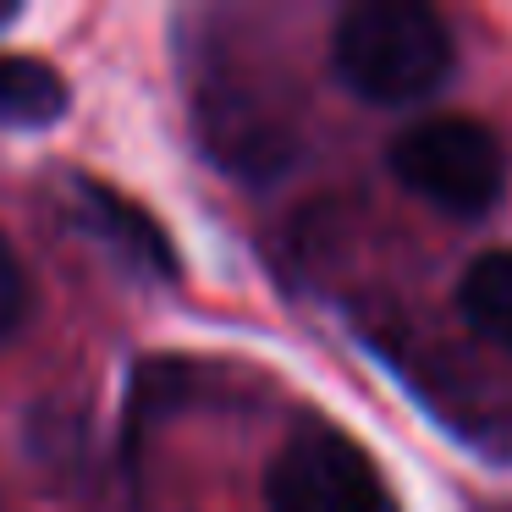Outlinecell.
<instances>
[{
	"label": "cell",
	"instance_id": "cell-1",
	"mask_svg": "<svg viewBox=\"0 0 512 512\" xmlns=\"http://www.w3.org/2000/svg\"><path fill=\"white\" fill-rule=\"evenodd\" d=\"M336 78L375 105H408L441 89L452 72V34L430 6L413 0H364L336 17L331 34Z\"/></svg>",
	"mask_w": 512,
	"mask_h": 512
},
{
	"label": "cell",
	"instance_id": "cell-2",
	"mask_svg": "<svg viewBox=\"0 0 512 512\" xmlns=\"http://www.w3.org/2000/svg\"><path fill=\"white\" fill-rule=\"evenodd\" d=\"M391 171L424 204L452 215H479L507 188V155L496 133L474 116H424L391 144Z\"/></svg>",
	"mask_w": 512,
	"mask_h": 512
},
{
	"label": "cell",
	"instance_id": "cell-3",
	"mask_svg": "<svg viewBox=\"0 0 512 512\" xmlns=\"http://www.w3.org/2000/svg\"><path fill=\"white\" fill-rule=\"evenodd\" d=\"M270 512H380V474L342 430L292 435L265 479Z\"/></svg>",
	"mask_w": 512,
	"mask_h": 512
},
{
	"label": "cell",
	"instance_id": "cell-4",
	"mask_svg": "<svg viewBox=\"0 0 512 512\" xmlns=\"http://www.w3.org/2000/svg\"><path fill=\"white\" fill-rule=\"evenodd\" d=\"M457 314L490 347L512 353V248H490L457 281Z\"/></svg>",
	"mask_w": 512,
	"mask_h": 512
},
{
	"label": "cell",
	"instance_id": "cell-5",
	"mask_svg": "<svg viewBox=\"0 0 512 512\" xmlns=\"http://www.w3.org/2000/svg\"><path fill=\"white\" fill-rule=\"evenodd\" d=\"M67 111V83L23 56H0V127H45Z\"/></svg>",
	"mask_w": 512,
	"mask_h": 512
},
{
	"label": "cell",
	"instance_id": "cell-6",
	"mask_svg": "<svg viewBox=\"0 0 512 512\" xmlns=\"http://www.w3.org/2000/svg\"><path fill=\"white\" fill-rule=\"evenodd\" d=\"M83 204H89V226L100 237H111L127 259H138V265L171 276V248H166V237L155 232V221H149V215H138L133 204H122L116 193L94 188V182H83Z\"/></svg>",
	"mask_w": 512,
	"mask_h": 512
},
{
	"label": "cell",
	"instance_id": "cell-7",
	"mask_svg": "<svg viewBox=\"0 0 512 512\" xmlns=\"http://www.w3.org/2000/svg\"><path fill=\"white\" fill-rule=\"evenodd\" d=\"M28 309V276H23V259H17V248L0 237V336H12L17 320H23Z\"/></svg>",
	"mask_w": 512,
	"mask_h": 512
}]
</instances>
